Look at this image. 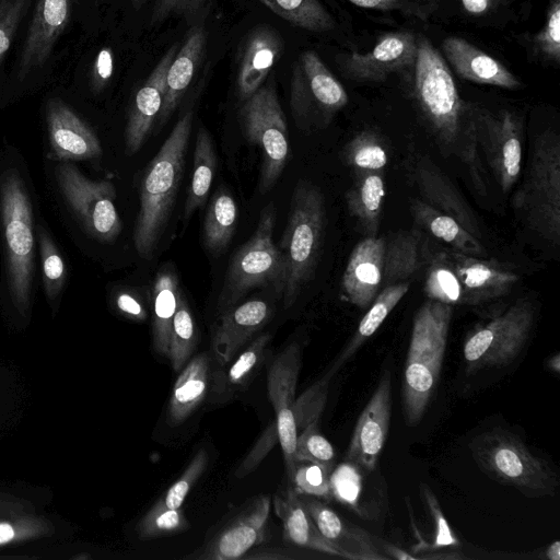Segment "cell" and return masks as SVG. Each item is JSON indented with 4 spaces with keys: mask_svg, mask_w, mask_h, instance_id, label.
I'll list each match as a JSON object with an SVG mask.
<instances>
[{
    "mask_svg": "<svg viewBox=\"0 0 560 560\" xmlns=\"http://www.w3.org/2000/svg\"><path fill=\"white\" fill-rule=\"evenodd\" d=\"M273 509L281 521L287 544L342 558L341 552L323 537L293 487L288 486L273 495Z\"/></svg>",
    "mask_w": 560,
    "mask_h": 560,
    "instance_id": "29",
    "label": "cell"
},
{
    "mask_svg": "<svg viewBox=\"0 0 560 560\" xmlns=\"http://www.w3.org/2000/svg\"><path fill=\"white\" fill-rule=\"evenodd\" d=\"M208 463V452L205 448H200L180 477L166 490L160 500L171 509H180L187 494L206 470Z\"/></svg>",
    "mask_w": 560,
    "mask_h": 560,
    "instance_id": "47",
    "label": "cell"
},
{
    "mask_svg": "<svg viewBox=\"0 0 560 560\" xmlns=\"http://www.w3.org/2000/svg\"><path fill=\"white\" fill-rule=\"evenodd\" d=\"M341 158L354 174L383 172L388 163V151L380 135L365 129L348 141Z\"/></svg>",
    "mask_w": 560,
    "mask_h": 560,
    "instance_id": "39",
    "label": "cell"
},
{
    "mask_svg": "<svg viewBox=\"0 0 560 560\" xmlns=\"http://www.w3.org/2000/svg\"><path fill=\"white\" fill-rule=\"evenodd\" d=\"M116 305L121 313L135 320L142 322L147 318V310L143 303L130 292L119 293L116 298Z\"/></svg>",
    "mask_w": 560,
    "mask_h": 560,
    "instance_id": "56",
    "label": "cell"
},
{
    "mask_svg": "<svg viewBox=\"0 0 560 560\" xmlns=\"http://www.w3.org/2000/svg\"><path fill=\"white\" fill-rule=\"evenodd\" d=\"M413 97L440 151L456 158L467 170L475 191L487 196L488 177L480 156L475 109L462 102L444 59L423 36L417 39Z\"/></svg>",
    "mask_w": 560,
    "mask_h": 560,
    "instance_id": "1",
    "label": "cell"
},
{
    "mask_svg": "<svg viewBox=\"0 0 560 560\" xmlns=\"http://www.w3.org/2000/svg\"><path fill=\"white\" fill-rule=\"evenodd\" d=\"M452 315V305L428 300L413 317L401 383L402 413L410 427L421 421L435 392Z\"/></svg>",
    "mask_w": 560,
    "mask_h": 560,
    "instance_id": "3",
    "label": "cell"
},
{
    "mask_svg": "<svg viewBox=\"0 0 560 560\" xmlns=\"http://www.w3.org/2000/svg\"><path fill=\"white\" fill-rule=\"evenodd\" d=\"M361 468L351 462L338 466L330 472V493L341 503L360 512V499L363 489Z\"/></svg>",
    "mask_w": 560,
    "mask_h": 560,
    "instance_id": "45",
    "label": "cell"
},
{
    "mask_svg": "<svg viewBox=\"0 0 560 560\" xmlns=\"http://www.w3.org/2000/svg\"><path fill=\"white\" fill-rule=\"evenodd\" d=\"M326 228L320 188L300 179L292 192L287 226L279 243L283 266L282 303L291 307L311 280L320 256Z\"/></svg>",
    "mask_w": 560,
    "mask_h": 560,
    "instance_id": "4",
    "label": "cell"
},
{
    "mask_svg": "<svg viewBox=\"0 0 560 560\" xmlns=\"http://www.w3.org/2000/svg\"><path fill=\"white\" fill-rule=\"evenodd\" d=\"M14 533L10 525L0 524V544L9 541L12 539Z\"/></svg>",
    "mask_w": 560,
    "mask_h": 560,
    "instance_id": "59",
    "label": "cell"
},
{
    "mask_svg": "<svg viewBox=\"0 0 560 560\" xmlns=\"http://www.w3.org/2000/svg\"><path fill=\"white\" fill-rule=\"evenodd\" d=\"M357 7L376 10H398L425 20L434 10L435 0H348Z\"/></svg>",
    "mask_w": 560,
    "mask_h": 560,
    "instance_id": "51",
    "label": "cell"
},
{
    "mask_svg": "<svg viewBox=\"0 0 560 560\" xmlns=\"http://www.w3.org/2000/svg\"><path fill=\"white\" fill-rule=\"evenodd\" d=\"M424 293L429 300L450 305H466L463 285L446 255L438 252L429 262L424 279Z\"/></svg>",
    "mask_w": 560,
    "mask_h": 560,
    "instance_id": "40",
    "label": "cell"
},
{
    "mask_svg": "<svg viewBox=\"0 0 560 560\" xmlns=\"http://www.w3.org/2000/svg\"><path fill=\"white\" fill-rule=\"evenodd\" d=\"M237 214L233 196L220 187L211 198L203 221V242L212 255L221 254L230 244L235 232Z\"/></svg>",
    "mask_w": 560,
    "mask_h": 560,
    "instance_id": "38",
    "label": "cell"
},
{
    "mask_svg": "<svg viewBox=\"0 0 560 560\" xmlns=\"http://www.w3.org/2000/svg\"><path fill=\"white\" fill-rule=\"evenodd\" d=\"M302 365V348L291 342L272 360L268 376V398L276 413V429L280 442L287 476L291 482L294 469L296 427L293 417L298 378Z\"/></svg>",
    "mask_w": 560,
    "mask_h": 560,
    "instance_id": "14",
    "label": "cell"
},
{
    "mask_svg": "<svg viewBox=\"0 0 560 560\" xmlns=\"http://www.w3.org/2000/svg\"><path fill=\"white\" fill-rule=\"evenodd\" d=\"M423 249L421 234L416 230L385 237L383 285L409 281L422 266Z\"/></svg>",
    "mask_w": 560,
    "mask_h": 560,
    "instance_id": "35",
    "label": "cell"
},
{
    "mask_svg": "<svg viewBox=\"0 0 560 560\" xmlns=\"http://www.w3.org/2000/svg\"><path fill=\"white\" fill-rule=\"evenodd\" d=\"M278 441V434L276 429V423H272L267 430L262 433L259 441H257L253 451L248 454L247 458L243 462L240 468L236 470V476L238 478L247 475L252 469H254L259 462L266 456V454L270 451V448Z\"/></svg>",
    "mask_w": 560,
    "mask_h": 560,
    "instance_id": "54",
    "label": "cell"
},
{
    "mask_svg": "<svg viewBox=\"0 0 560 560\" xmlns=\"http://www.w3.org/2000/svg\"><path fill=\"white\" fill-rule=\"evenodd\" d=\"M443 50L459 77L465 80L504 89H518L521 82L500 61L464 38L450 36Z\"/></svg>",
    "mask_w": 560,
    "mask_h": 560,
    "instance_id": "27",
    "label": "cell"
},
{
    "mask_svg": "<svg viewBox=\"0 0 560 560\" xmlns=\"http://www.w3.org/2000/svg\"><path fill=\"white\" fill-rule=\"evenodd\" d=\"M385 195L384 171L354 174L353 184L346 192V203L365 236H377Z\"/></svg>",
    "mask_w": 560,
    "mask_h": 560,
    "instance_id": "32",
    "label": "cell"
},
{
    "mask_svg": "<svg viewBox=\"0 0 560 560\" xmlns=\"http://www.w3.org/2000/svg\"><path fill=\"white\" fill-rule=\"evenodd\" d=\"M189 527L180 509H171L161 500L141 517L138 524V535L141 539H153L179 534Z\"/></svg>",
    "mask_w": 560,
    "mask_h": 560,
    "instance_id": "43",
    "label": "cell"
},
{
    "mask_svg": "<svg viewBox=\"0 0 560 560\" xmlns=\"http://www.w3.org/2000/svg\"><path fill=\"white\" fill-rule=\"evenodd\" d=\"M113 73V54L110 48H102L95 59L92 72V85L95 91L102 90Z\"/></svg>",
    "mask_w": 560,
    "mask_h": 560,
    "instance_id": "55",
    "label": "cell"
},
{
    "mask_svg": "<svg viewBox=\"0 0 560 560\" xmlns=\"http://www.w3.org/2000/svg\"><path fill=\"white\" fill-rule=\"evenodd\" d=\"M0 206L10 289L15 301L25 304L32 289L34 270L32 205L22 178L14 171L1 177Z\"/></svg>",
    "mask_w": 560,
    "mask_h": 560,
    "instance_id": "10",
    "label": "cell"
},
{
    "mask_svg": "<svg viewBox=\"0 0 560 560\" xmlns=\"http://www.w3.org/2000/svg\"><path fill=\"white\" fill-rule=\"evenodd\" d=\"M242 133L261 152L259 191L272 189L289 159V133L275 82L264 83L238 110Z\"/></svg>",
    "mask_w": 560,
    "mask_h": 560,
    "instance_id": "8",
    "label": "cell"
},
{
    "mask_svg": "<svg viewBox=\"0 0 560 560\" xmlns=\"http://www.w3.org/2000/svg\"><path fill=\"white\" fill-rule=\"evenodd\" d=\"M330 470L312 462H296L291 480L300 494L328 499L330 493Z\"/></svg>",
    "mask_w": 560,
    "mask_h": 560,
    "instance_id": "46",
    "label": "cell"
},
{
    "mask_svg": "<svg viewBox=\"0 0 560 560\" xmlns=\"http://www.w3.org/2000/svg\"><path fill=\"white\" fill-rule=\"evenodd\" d=\"M415 221L429 234L451 246L452 249L486 258L488 252L480 240L464 229L453 217L431 207L421 199L410 201Z\"/></svg>",
    "mask_w": 560,
    "mask_h": 560,
    "instance_id": "33",
    "label": "cell"
},
{
    "mask_svg": "<svg viewBox=\"0 0 560 560\" xmlns=\"http://www.w3.org/2000/svg\"><path fill=\"white\" fill-rule=\"evenodd\" d=\"M513 206L526 225L556 246L560 243V140L547 129L530 149L524 180Z\"/></svg>",
    "mask_w": 560,
    "mask_h": 560,
    "instance_id": "6",
    "label": "cell"
},
{
    "mask_svg": "<svg viewBox=\"0 0 560 560\" xmlns=\"http://www.w3.org/2000/svg\"><path fill=\"white\" fill-rule=\"evenodd\" d=\"M492 0H462L464 9L471 14H481L488 10Z\"/></svg>",
    "mask_w": 560,
    "mask_h": 560,
    "instance_id": "57",
    "label": "cell"
},
{
    "mask_svg": "<svg viewBox=\"0 0 560 560\" xmlns=\"http://www.w3.org/2000/svg\"><path fill=\"white\" fill-rule=\"evenodd\" d=\"M207 2L208 0H154L149 25L156 26L173 16L192 20L206 8Z\"/></svg>",
    "mask_w": 560,
    "mask_h": 560,
    "instance_id": "50",
    "label": "cell"
},
{
    "mask_svg": "<svg viewBox=\"0 0 560 560\" xmlns=\"http://www.w3.org/2000/svg\"><path fill=\"white\" fill-rule=\"evenodd\" d=\"M312 462L332 471L335 450L318 431V423H312L296 436L294 462Z\"/></svg>",
    "mask_w": 560,
    "mask_h": 560,
    "instance_id": "44",
    "label": "cell"
},
{
    "mask_svg": "<svg viewBox=\"0 0 560 560\" xmlns=\"http://www.w3.org/2000/svg\"><path fill=\"white\" fill-rule=\"evenodd\" d=\"M47 125L54 154L61 160H88L102 154L94 132L60 100L47 103Z\"/></svg>",
    "mask_w": 560,
    "mask_h": 560,
    "instance_id": "26",
    "label": "cell"
},
{
    "mask_svg": "<svg viewBox=\"0 0 560 560\" xmlns=\"http://www.w3.org/2000/svg\"><path fill=\"white\" fill-rule=\"evenodd\" d=\"M32 0H0V63Z\"/></svg>",
    "mask_w": 560,
    "mask_h": 560,
    "instance_id": "48",
    "label": "cell"
},
{
    "mask_svg": "<svg viewBox=\"0 0 560 560\" xmlns=\"http://www.w3.org/2000/svg\"><path fill=\"white\" fill-rule=\"evenodd\" d=\"M406 170L424 202L453 217L476 237L481 236L479 222L467 201L443 171L425 154L412 152Z\"/></svg>",
    "mask_w": 560,
    "mask_h": 560,
    "instance_id": "17",
    "label": "cell"
},
{
    "mask_svg": "<svg viewBox=\"0 0 560 560\" xmlns=\"http://www.w3.org/2000/svg\"><path fill=\"white\" fill-rule=\"evenodd\" d=\"M270 506L269 495L261 494L252 498L202 546L185 558L194 560L242 559L265 540Z\"/></svg>",
    "mask_w": 560,
    "mask_h": 560,
    "instance_id": "13",
    "label": "cell"
},
{
    "mask_svg": "<svg viewBox=\"0 0 560 560\" xmlns=\"http://www.w3.org/2000/svg\"><path fill=\"white\" fill-rule=\"evenodd\" d=\"M548 368H550L552 371L559 373V371H560V355H559V353H556L553 357H551L548 360Z\"/></svg>",
    "mask_w": 560,
    "mask_h": 560,
    "instance_id": "60",
    "label": "cell"
},
{
    "mask_svg": "<svg viewBox=\"0 0 560 560\" xmlns=\"http://www.w3.org/2000/svg\"><path fill=\"white\" fill-rule=\"evenodd\" d=\"M348 103V94L313 50L299 55L290 82V109L298 129L326 128Z\"/></svg>",
    "mask_w": 560,
    "mask_h": 560,
    "instance_id": "11",
    "label": "cell"
},
{
    "mask_svg": "<svg viewBox=\"0 0 560 560\" xmlns=\"http://www.w3.org/2000/svg\"><path fill=\"white\" fill-rule=\"evenodd\" d=\"M71 10L72 0H37L20 57L21 80L46 62L70 21Z\"/></svg>",
    "mask_w": 560,
    "mask_h": 560,
    "instance_id": "23",
    "label": "cell"
},
{
    "mask_svg": "<svg viewBox=\"0 0 560 560\" xmlns=\"http://www.w3.org/2000/svg\"><path fill=\"white\" fill-rule=\"evenodd\" d=\"M275 14L290 24L312 31L326 32L334 20L318 0H259Z\"/></svg>",
    "mask_w": 560,
    "mask_h": 560,
    "instance_id": "41",
    "label": "cell"
},
{
    "mask_svg": "<svg viewBox=\"0 0 560 560\" xmlns=\"http://www.w3.org/2000/svg\"><path fill=\"white\" fill-rule=\"evenodd\" d=\"M182 296L175 270L163 266L152 289V347L160 355L167 357L172 322Z\"/></svg>",
    "mask_w": 560,
    "mask_h": 560,
    "instance_id": "34",
    "label": "cell"
},
{
    "mask_svg": "<svg viewBox=\"0 0 560 560\" xmlns=\"http://www.w3.org/2000/svg\"><path fill=\"white\" fill-rule=\"evenodd\" d=\"M283 46L280 33L268 24L255 26L245 37L236 74V92L242 102L265 83Z\"/></svg>",
    "mask_w": 560,
    "mask_h": 560,
    "instance_id": "24",
    "label": "cell"
},
{
    "mask_svg": "<svg viewBox=\"0 0 560 560\" xmlns=\"http://www.w3.org/2000/svg\"><path fill=\"white\" fill-rule=\"evenodd\" d=\"M390 413L392 381L389 372H385L358 418L346 454L348 462L365 472L375 469L387 439Z\"/></svg>",
    "mask_w": 560,
    "mask_h": 560,
    "instance_id": "16",
    "label": "cell"
},
{
    "mask_svg": "<svg viewBox=\"0 0 560 560\" xmlns=\"http://www.w3.org/2000/svg\"><path fill=\"white\" fill-rule=\"evenodd\" d=\"M410 287V281H404L384 287L374 301L370 304L368 312L360 320L353 336L345 347L331 371L336 373L338 369L349 360L362 345L371 338L380 328L389 313L395 308L399 301L406 295Z\"/></svg>",
    "mask_w": 560,
    "mask_h": 560,
    "instance_id": "36",
    "label": "cell"
},
{
    "mask_svg": "<svg viewBox=\"0 0 560 560\" xmlns=\"http://www.w3.org/2000/svg\"><path fill=\"white\" fill-rule=\"evenodd\" d=\"M130 1H131L132 7H133L136 10H138V9H140V8L144 4V2H145L147 0H130Z\"/></svg>",
    "mask_w": 560,
    "mask_h": 560,
    "instance_id": "61",
    "label": "cell"
},
{
    "mask_svg": "<svg viewBox=\"0 0 560 560\" xmlns=\"http://www.w3.org/2000/svg\"><path fill=\"white\" fill-rule=\"evenodd\" d=\"M422 493L434 523L433 540L427 546L425 552H435L442 548H454L459 546V540L451 529L450 524L444 513L442 512L440 503L434 493L428 487L422 488Z\"/></svg>",
    "mask_w": 560,
    "mask_h": 560,
    "instance_id": "49",
    "label": "cell"
},
{
    "mask_svg": "<svg viewBox=\"0 0 560 560\" xmlns=\"http://www.w3.org/2000/svg\"><path fill=\"white\" fill-rule=\"evenodd\" d=\"M198 343V331L191 310L184 296L174 314L167 359L175 371H179L190 359Z\"/></svg>",
    "mask_w": 560,
    "mask_h": 560,
    "instance_id": "42",
    "label": "cell"
},
{
    "mask_svg": "<svg viewBox=\"0 0 560 560\" xmlns=\"http://www.w3.org/2000/svg\"><path fill=\"white\" fill-rule=\"evenodd\" d=\"M446 255L458 277L466 305H479L508 294L520 280V275L506 266L480 257L446 249Z\"/></svg>",
    "mask_w": 560,
    "mask_h": 560,
    "instance_id": "21",
    "label": "cell"
},
{
    "mask_svg": "<svg viewBox=\"0 0 560 560\" xmlns=\"http://www.w3.org/2000/svg\"><path fill=\"white\" fill-rule=\"evenodd\" d=\"M546 557L549 560H560V541L555 540L546 549Z\"/></svg>",
    "mask_w": 560,
    "mask_h": 560,
    "instance_id": "58",
    "label": "cell"
},
{
    "mask_svg": "<svg viewBox=\"0 0 560 560\" xmlns=\"http://www.w3.org/2000/svg\"><path fill=\"white\" fill-rule=\"evenodd\" d=\"M385 237L365 236L352 249L342 273L341 295L368 308L383 285Z\"/></svg>",
    "mask_w": 560,
    "mask_h": 560,
    "instance_id": "20",
    "label": "cell"
},
{
    "mask_svg": "<svg viewBox=\"0 0 560 560\" xmlns=\"http://www.w3.org/2000/svg\"><path fill=\"white\" fill-rule=\"evenodd\" d=\"M217 167V153L209 131L200 127L192 155V174L184 205V222L207 200Z\"/></svg>",
    "mask_w": 560,
    "mask_h": 560,
    "instance_id": "37",
    "label": "cell"
},
{
    "mask_svg": "<svg viewBox=\"0 0 560 560\" xmlns=\"http://www.w3.org/2000/svg\"><path fill=\"white\" fill-rule=\"evenodd\" d=\"M468 448L478 468L491 480L530 499L557 493L555 471L542 458L530 453L513 432L502 428L487 430L475 435Z\"/></svg>",
    "mask_w": 560,
    "mask_h": 560,
    "instance_id": "5",
    "label": "cell"
},
{
    "mask_svg": "<svg viewBox=\"0 0 560 560\" xmlns=\"http://www.w3.org/2000/svg\"><path fill=\"white\" fill-rule=\"evenodd\" d=\"M539 49L555 61L560 60V2L552 0L545 27L536 36Z\"/></svg>",
    "mask_w": 560,
    "mask_h": 560,
    "instance_id": "53",
    "label": "cell"
},
{
    "mask_svg": "<svg viewBox=\"0 0 560 560\" xmlns=\"http://www.w3.org/2000/svg\"><path fill=\"white\" fill-rule=\"evenodd\" d=\"M475 121L480 153L501 190L508 192L522 170L521 122L509 112L494 117L478 109H475Z\"/></svg>",
    "mask_w": 560,
    "mask_h": 560,
    "instance_id": "15",
    "label": "cell"
},
{
    "mask_svg": "<svg viewBox=\"0 0 560 560\" xmlns=\"http://www.w3.org/2000/svg\"><path fill=\"white\" fill-rule=\"evenodd\" d=\"M40 254L46 289L54 292L61 288L66 270L54 244L43 233H40Z\"/></svg>",
    "mask_w": 560,
    "mask_h": 560,
    "instance_id": "52",
    "label": "cell"
},
{
    "mask_svg": "<svg viewBox=\"0 0 560 560\" xmlns=\"http://www.w3.org/2000/svg\"><path fill=\"white\" fill-rule=\"evenodd\" d=\"M211 358L202 352L182 370L171 390L166 408V422L171 427L183 424L208 398Z\"/></svg>",
    "mask_w": 560,
    "mask_h": 560,
    "instance_id": "31",
    "label": "cell"
},
{
    "mask_svg": "<svg viewBox=\"0 0 560 560\" xmlns=\"http://www.w3.org/2000/svg\"><path fill=\"white\" fill-rule=\"evenodd\" d=\"M98 2H104V1H107V0H97Z\"/></svg>",
    "mask_w": 560,
    "mask_h": 560,
    "instance_id": "62",
    "label": "cell"
},
{
    "mask_svg": "<svg viewBox=\"0 0 560 560\" xmlns=\"http://www.w3.org/2000/svg\"><path fill=\"white\" fill-rule=\"evenodd\" d=\"M178 50L171 46L131 102L125 128V151L127 155L137 153L147 141L162 107L166 74Z\"/></svg>",
    "mask_w": 560,
    "mask_h": 560,
    "instance_id": "19",
    "label": "cell"
},
{
    "mask_svg": "<svg viewBox=\"0 0 560 560\" xmlns=\"http://www.w3.org/2000/svg\"><path fill=\"white\" fill-rule=\"evenodd\" d=\"M57 177L67 200L94 237L110 242L120 234L121 221L110 182L89 179L69 163L58 165Z\"/></svg>",
    "mask_w": 560,
    "mask_h": 560,
    "instance_id": "12",
    "label": "cell"
},
{
    "mask_svg": "<svg viewBox=\"0 0 560 560\" xmlns=\"http://www.w3.org/2000/svg\"><path fill=\"white\" fill-rule=\"evenodd\" d=\"M416 55L417 38L412 32H390L382 35L369 52L349 56L343 61V71L357 81H383L389 73L415 63Z\"/></svg>",
    "mask_w": 560,
    "mask_h": 560,
    "instance_id": "18",
    "label": "cell"
},
{
    "mask_svg": "<svg viewBox=\"0 0 560 560\" xmlns=\"http://www.w3.org/2000/svg\"><path fill=\"white\" fill-rule=\"evenodd\" d=\"M300 499L323 537L341 552L342 558L351 560H384L388 558L380 552L377 544L368 532L347 524L318 498L300 494Z\"/></svg>",
    "mask_w": 560,
    "mask_h": 560,
    "instance_id": "25",
    "label": "cell"
},
{
    "mask_svg": "<svg viewBox=\"0 0 560 560\" xmlns=\"http://www.w3.org/2000/svg\"><path fill=\"white\" fill-rule=\"evenodd\" d=\"M272 308L264 300L253 299L221 314L211 337L217 366H224L271 318Z\"/></svg>",
    "mask_w": 560,
    "mask_h": 560,
    "instance_id": "22",
    "label": "cell"
},
{
    "mask_svg": "<svg viewBox=\"0 0 560 560\" xmlns=\"http://www.w3.org/2000/svg\"><path fill=\"white\" fill-rule=\"evenodd\" d=\"M207 45V32L202 25L194 26L177 50L166 74L165 91L158 125H164L172 116L202 60Z\"/></svg>",
    "mask_w": 560,
    "mask_h": 560,
    "instance_id": "28",
    "label": "cell"
},
{
    "mask_svg": "<svg viewBox=\"0 0 560 560\" xmlns=\"http://www.w3.org/2000/svg\"><path fill=\"white\" fill-rule=\"evenodd\" d=\"M276 219V207L269 202L260 211L250 238L231 258L217 303L221 314L254 288L273 284L281 292L283 266L272 240Z\"/></svg>",
    "mask_w": 560,
    "mask_h": 560,
    "instance_id": "7",
    "label": "cell"
},
{
    "mask_svg": "<svg viewBox=\"0 0 560 560\" xmlns=\"http://www.w3.org/2000/svg\"><path fill=\"white\" fill-rule=\"evenodd\" d=\"M192 110L174 125L140 182V208L133 228V244L140 258L153 257L172 215L179 189L192 128Z\"/></svg>",
    "mask_w": 560,
    "mask_h": 560,
    "instance_id": "2",
    "label": "cell"
},
{
    "mask_svg": "<svg viewBox=\"0 0 560 560\" xmlns=\"http://www.w3.org/2000/svg\"><path fill=\"white\" fill-rule=\"evenodd\" d=\"M535 314L534 303L520 299L502 313L477 326L463 346L467 373L500 369L512 363L529 338Z\"/></svg>",
    "mask_w": 560,
    "mask_h": 560,
    "instance_id": "9",
    "label": "cell"
},
{
    "mask_svg": "<svg viewBox=\"0 0 560 560\" xmlns=\"http://www.w3.org/2000/svg\"><path fill=\"white\" fill-rule=\"evenodd\" d=\"M270 334L257 336L228 368L211 370L208 400L224 404L244 390L258 373L268 352Z\"/></svg>",
    "mask_w": 560,
    "mask_h": 560,
    "instance_id": "30",
    "label": "cell"
}]
</instances>
